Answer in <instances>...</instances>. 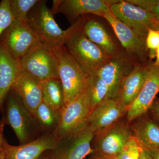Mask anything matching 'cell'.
Masks as SVG:
<instances>
[{"mask_svg":"<svg viewBox=\"0 0 159 159\" xmlns=\"http://www.w3.org/2000/svg\"><path fill=\"white\" fill-rule=\"evenodd\" d=\"M51 51L57 61L58 76L63 89L66 105L85 93L92 75L80 66L64 46Z\"/></svg>","mask_w":159,"mask_h":159,"instance_id":"1","label":"cell"},{"mask_svg":"<svg viewBox=\"0 0 159 159\" xmlns=\"http://www.w3.org/2000/svg\"><path fill=\"white\" fill-rule=\"evenodd\" d=\"M78 24L77 20L67 29L64 46L87 73L95 75L110 58L80 31Z\"/></svg>","mask_w":159,"mask_h":159,"instance_id":"2","label":"cell"},{"mask_svg":"<svg viewBox=\"0 0 159 159\" xmlns=\"http://www.w3.org/2000/svg\"><path fill=\"white\" fill-rule=\"evenodd\" d=\"M2 111L3 122L12 128L20 145L32 142L43 135L35 117L11 89Z\"/></svg>","mask_w":159,"mask_h":159,"instance_id":"3","label":"cell"},{"mask_svg":"<svg viewBox=\"0 0 159 159\" xmlns=\"http://www.w3.org/2000/svg\"><path fill=\"white\" fill-rule=\"evenodd\" d=\"M47 2L39 1L28 13L27 24L39 43L51 50L64 45L68 31L58 25Z\"/></svg>","mask_w":159,"mask_h":159,"instance_id":"4","label":"cell"},{"mask_svg":"<svg viewBox=\"0 0 159 159\" xmlns=\"http://www.w3.org/2000/svg\"><path fill=\"white\" fill-rule=\"evenodd\" d=\"M80 31L110 59L123 51L113 29L104 17L87 14L78 19Z\"/></svg>","mask_w":159,"mask_h":159,"instance_id":"5","label":"cell"},{"mask_svg":"<svg viewBox=\"0 0 159 159\" xmlns=\"http://www.w3.org/2000/svg\"><path fill=\"white\" fill-rule=\"evenodd\" d=\"M18 61L23 72L40 82L51 78H59L54 54L51 50L39 44Z\"/></svg>","mask_w":159,"mask_h":159,"instance_id":"6","label":"cell"},{"mask_svg":"<svg viewBox=\"0 0 159 159\" xmlns=\"http://www.w3.org/2000/svg\"><path fill=\"white\" fill-rule=\"evenodd\" d=\"M95 133L88 125L57 139L53 150L57 159H84L95 151L91 146Z\"/></svg>","mask_w":159,"mask_h":159,"instance_id":"7","label":"cell"},{"mask_svg":"<svg viewBox=\"0 0 159 159\" xmlns=\"http://www.w3.org/2000/svg\"><path fill=\"white\" fill-rule=\"evenodd\" d=\"M39 44L27 22L16 20L0 36V48L18 61Z\"/></svg>","mask_w":159,"mask_h":159,"instance_id":"8","label":"cell"},{"mask_svg":"<svg viewBox=\"0 0 159 159\" xmlns=\"http://www.w3.org/2000/svg\"><path fill=\"white\" fill-rule=\"evenodd\" d=\"M110 11L117 19L137 34L146 38L149 29L155 30L157 20L149 11L127 0H114Z\"/></svg>","mask_w":159,"mask_h":159,"instance_id":"9","label":"cell"},{"mask_svg":"<svg viewBox=\"0 0 159 159\" xmlns=\"http://www.w3.org/2000/svg\"><path fill=\"white\" fill-rule=\"evenodd\" d=\"M141 64L124 50L109 60L96 74L108 87L109 98L118 97L123 80Z\"/></svg>","mask_w":159,"mask_h":159,"instance_id":"10","label":"cell"},{"mask_svg":"<svg viewBox=\"0 0 159 159\" xmlns=\"http://www.w3.org/2000/svg\"><path fill=\"white\" fill-rule=\"evenodd\" d=\"M114 0H54L51 9L53 15L61 13L71 25L87 14L103 17L110 11Z\"/></svg>","mask_w":159,"mask_h":159,"instance_id":"11","label":"cell"},{"mask_svg":"<svg viewBox=\"0 0 159 159\" xmlns=\"http://www.w3.org/2000/svg\"><path fill=\"white\" fill-rule=\"evenodd\" d=\"M104 17L111 26L122 49L140 63L146 64L151 61L148 58L145 39L137 34L109 11Z\"/></svg>","mask_w":159,"mask_h":159,"instance_id":"12","label":"cell"},{"mask_svg":"<svg viewBox=\"0 0 159 159\" xmlns=\"http://www.w3.org/2000/svg\"><path fill=\"white\" fill-rule=\"evenodd\" d=\"M126 110L118 96L107 97L91 111L87 125L95 135L99 134L115 125Z\"/></svg>","mask_w":159,"mask_h":159,"instance_id":"13","label":"cell"},{"mask_svg":"<svg viewBox=\"0 0 159 159\" xmlns=\"http://www.w3.org/2000/svg\"><path fill=\"white\" fill-rule=\"evenodd\" d=\"M159 93V66L149 62L148 77L139 96L126 110L127 119L131 122L148 111Z\"/></svg>","mask_w":159,"mask_h":159,"instance_id":"14","label":"cell"},{"mask_svg":"<svg viewBox=\"0 0 159 159\" xmlns=\"http://www.w3.org/2000/svg\"><path fill=\"white\" fill-rule=\"evenodd\" d=\"M91 111L90 104L85 93L66 105L61 112L59 125L54 133L57 139L64 134L87 125Z\"/></svg>","mask_w":159,"mask_h":159,"instance_id":"15","label":"cell"},{"mask_svg":"<svg viewBox=\"0 0 159 159\" xmlns=\"http://www.w3.org/2000/svg\"><path fill=\"white\" fill-rule=\"evenodd\" d=\"M99 134L95 144L96 150L99 154L110 158L121 152L133 137L130 129L123 123L115 124Z\"/></svg>","mask_w":159,"mask_h":159,"instance_id":"16","label":"cell"},{"mask_svg":"<svg viewBox=\"0 0 159 159\" xmlns=\"http://www.w3.org/2000/svg\"><path fill=\"white\" fill-rule=\"evenodd\" d=\"M57 141L54 133L43 134L32 142L18 146L10 145L5 139L2 147L5 159H38L45 151L54 150Z\"/></svg>","mask_w":159,"mask_h":159,"instance_id":"17","label":"cell"},{"mask_svg":"<svg viewBox=\"0 0 159 159\" xmlns=\"http://www.w3.org/2000/svg\"><path fill=\"white\" fill-rule=\"evenodd\" d=\"M11 89L34 116L36 109L43 102L41 82L21 70Z\"/></svg>","mask_w":159,"mask_h":159,"instance_id":"18","label":"cell"},{"mask_svg":"<svg viewBox=\"0 0 159 159\" xmlns=\"http://www.w3.org/2000/svg\"><path fill=\"white\" fill-rule=\"evenodd\" d=\"M150 61L139 65L122 80L118 97L126 108L140 93L148 77Z\"/></svg>","mask_w":159,"mask_h":159,"instance_id":"19","label":"cell"},{"mask_svg":"<svg viewBox=\"0 0 159 159\" xmlns=\"http://www.w3.org/2000/svg\"><path fill=\"white\" fill-rule=\"evenodd\" d=\"M21 71L19 61L0 48V112L7 94Z\"/></svg>","mask_w":159,"mask_h":159,"instance_id":"20","label":"cell"},{"mask_svg":"<svg viewBox=\"0 0 159 159\" xmlns=\"http://www.w3.org/2000/svg\"><path fill=\"white\" fill-rule=\"evenodd\" d=\"M135 136L142 148L159 149V124L151 118H145L137 123L134 128Z\"/></svg>","mask_w":159,"mask_h":159,"instance_id":"21","label":"cell"},{"mask_svg":"<svg viewBox=\"0 0 159 159\" xmlns=\"http://www.w3.org/2000/svg\"><path fill=\"white\" fill-rule=\"evenodd\" d=\"M41 83L43 102L53 109L61 112L65 106L64 93L59 78H51Z\"/></svg>","mask_w":159,"mask_h":159,"instance_id":"22","label":"cell"},{"mask_svg":"<svg viewBox=\"0 0 159 159\" xmlns=\"http://www.w3.org/2000/svg\"><path fill=\"white\" fill-rule=\"evenodd\" d=\"M61 114L43 102L39 106L34 116L43 134L55 132L59 125Z\"/></svg>","mask_w":159,"mask_h":159,"instance_id":"23","label":"cell"},{"mask_svg":"<svg viewBox=\"0 0 159 159\" xmlns=\"http://www.w3.org/2000/svg\"><path fill=\"white\" fill-rule=\"evenodd\" d=\"M108 87L97 75H92L90 82L85 94L90 104L92 110L108 97Z\"/></svg>","mask_w":159,"mask_h":159,"instance_id":"24","label":"cell"},{"mask_svg":"<svg viewBox=\"0 0 159 159\" xmlns=\"http://www.w3.org/2000/svg\"><path fill=\"white\" fill-rule=\"evenodd\" d=\"M39 1L9 0L10 10L14 20L23 22H27L28 13Z\"/></svg>","mask_w":159,"mask_h":159,"instance_id":"25","label":"cell"},{"mask_svg":"<svg viewBox=\"0 0 159 159\" xmlns=\"http://www.w3.org/2000/svg\"><path fill=\"white\" fill-rule=\"evenodd\" d=\"M142 148L136 139L132 137L121 152L112 159H140Z\"/></svg>","mask_w":159,"mask_h":159,"instance_id":"26","label":"cell"},{"mask_svg":"<svg viewBox=\"0 0 159 159\" xmlns=\"http://www.w3.org/2000/svg\"><path fill=\"white\" fill-rule=\"evenodd\" d=\"M10 10L9 0H2L0 2V36L14 20Z\"/></svg>","mask_w":159,"mask_h":159,"instance_id":"27","label":"cell"},{"mask_svg":"<svg viewBox=\"0 0 159 159\" xmlns=\"http://www.w3.org/2000/svg\"><path fill=\"white\" fill-rule=\"evenodd\" d=\"M145 44L148 51V58L152 61L156 57V51L159 47V31L149 29L145 38Z\"/></svg>","mask_w":159,"mask_h":159,"instance_id":"28","label":"cell"},{"mask_svg":"<svg viewBox=\"0 0 159 159\" xmlns=\"http://www.w3.org/2000/svg\"><path fill=\"white\" fill-rule=\"evenodd\" d=\"M127 1L149 11L157 20H159V0H127Z\"/></svg>","mask_w":159,"mask_h":159,"instance_id":"29","label":"cell"},{"mask_svg":"<svg viewBox=\"0 0 159 159\" xmlns=\"http://www.w3.org/2000/svg\"><path fill=\"white\" fill-rule=\"evenodd\" d=\"M149 110L152 118L159 124V99L153 102Z\"/></svg>","mask_w":159,"mask_h":159,"instance_id":"30","label":"cell"},{"mask_svg":"<svg viewBox=\"0 0 159 159\" xmlns=\"http://www.w3.org/2000/svg\"><path fill=\"white\" fill-rule=\"evenodd\" d=\"M38 159H57L54 155L53 151L51 150H46L44 152Z\"/></svg>","mask_w":159,"mask_h":159,"instance_id":"31","label":"cell"},{"mask_svg":"<svg viewBox=\"0 0 159 159\" xmlns=\"http://www.w3.org/2000/svg\"><path fill=\"white\" fill-rule=\"evenodd\" d=\"M145 150L147 152L151 159H159V149Z\"/></svg>","mask_w":159,"mask_h":159,"instance_id":"32","label":"cell"},{"mask_svg":"<svg viewBox=\"0 0 159 159\" xmlns=\"http://www.w3.org/2000/svg\"><path fill=\"white\" fill-rule=\"evenodd\" d=\"M5 124L2 120L1 119L0 120V147H2V145L3 141L5 138L4 137V134H3V131H4V127Z\"/></svg>","mask_w":159,"mask_h":159,"instance_id":"33","label":"cell"},{"mask_svg":"<svg viewBox=\"0 0 159 159\" xmlns=\"http://www.w3.org/2000/svg\"><path fill=\"white\" fill-rule=\"evenodd\" d=\"M140 159H151L146 151L142 148L140 155Z\"/></svg>","mask_w":159,"mask_h":159,"instance_id":"34","label":"cell"},{"mask_svg":"<svg viewBox=\"0 0 159 159\" xmlns=\"http://www.w3.org/2000/svg\"><path fill=\"white\" fill-rule=\"evenodd\" d=\"M156 60L154 62L155 65L159 66V47L157 49L156 51Z\"/></svg>","mask_w":159,"mask_h":159,"instance_id":"35","label":"cell"},{"mask_svg":"<svg viewBox=\"0 0 159 159\" xmlns=\"http://www.w3.org/2000/svg\"><path fill=\"white\" fill-rule=\"evenodd\" d=\"M90 159H112L111 158L108 157H105L104 156L101 155L100 154L97 155V156L92 157V158Z\"/></svg>","mask_w":159,"mask_h":159,"instance_id":"36","label":"cell"},{"mask_svg":"<svg viewBox=\"0 0 159 159\" xmlns=\"http://www.w3.org/2000/svg\"><path fill=\"white\" fill-rule=\"evenodd\" d=\"M5 159V154L2 147H0V159Z\"/></svg>","mask_w":159,"mask_h":159,"instance_id":"37","label":"cell"},{"mask_svg":"<svg viewBox=\"0 0 159 159\" xmlns=\"http://www.w3.org/2000/svg\"><path fill=\"white\" fill-rule=\"evenodd\" d=\"M155 30H158V31H159V20L157 21Z\"/></svg>","mask_w":159,"mask_h":159,"instance_id":"38","label":"cell"}]
</instances>
